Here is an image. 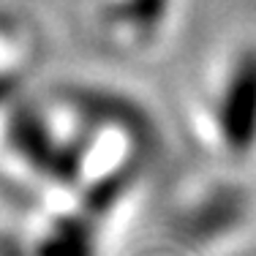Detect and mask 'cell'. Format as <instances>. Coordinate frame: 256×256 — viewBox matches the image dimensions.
Here are the masks:
<instances>
[{
    "mask_svg": "<svg viewBox=\"0 0 256 256\" xmlns=\"http://www.w3.org/2000/svg\"><path fill=\"white\" fill-rule=\"evenodd\" d=\"M207 109L216 136L232 156H248L256 148V50L246 46L216 66Z\"/></svg>",
    "mask_w": 256,
    "mask_h": 256,
    "instance_id": "cell-1",
    "label": "cell"
},
{
    "mask_svg": "<svg viewBox=\"0 0 256 256\" xmlns=\"http://www.w3.org/2000/svg\"><path fill=\"white\" fill-rule=\"evenodd\" d=\"M248 210L251 202L242 188L218 186L178 218V234L186 246H210L240 229V224L248 218Z\"/></svg>",
    "mask_w": 256,
    "mask_h": 256,
    "instance_id": "cell-2",
    "label": "cell"
},
{
    "mask_svg": "<svg viewBox=\"0 0 256 256\" xmlns=\"http://www.w3.org/2000/svg\"><path fill=\"white\" fill-rule=\"evenodd\" d=\"M174 6L178 0H112L104 3V28L123 44L144 46L166 30Z\"/></svg>",
    "mask_w": 256,
    "mask_h": 256,
    "instance_id": "cell-3",
    "label": "cell"
},
{
    "mask_svg": "<svg viewBox=\"0 0 256 256\" xmlns=\"http://www.w3.org/2000/svg\"><path fill=\"white\" fill-rule=\"evenodd\" d=\"M44 251L46 256H96L90 226L76 218H66L58 232L44 242Z\"/></svg>",
    "mask_w": 256,
    "mask_h": 256,
    "instance_id": "cell-4",
    "label": "cell"
}]
</instances>
